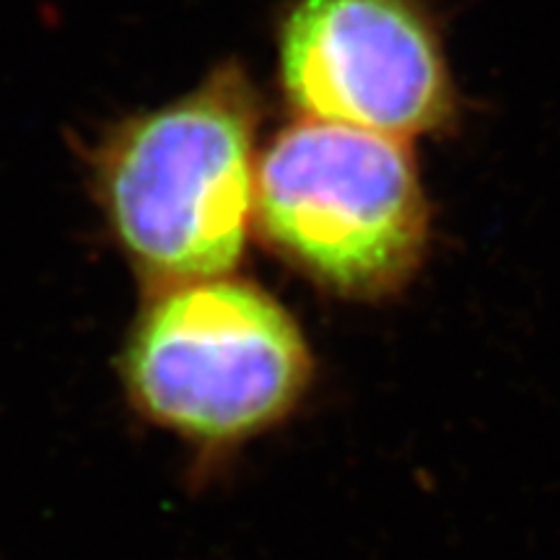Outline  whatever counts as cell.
I'll list each match as a JSON object with an SVG mask.
<instances>
[{"label": "cell", "instance_id": "1", "mask_svg": "<svg viewBox=\"0 0 560 560\" xmlns=\"http://www.w3.org/2000/svg\"><path fill=\"white\" fill-rule=\"evenodd\" d=\"M310 380L299 327L268 293L236 280L179 283L128 348V387L166 429L226 441L265 429Z\"/></svg>", "mask_w": 560, "mask_h": 560}, {"label": "cell", "instance_id": "2", "mask_svg": "<svg viewBox=\"0 0 560 560\" xmlns=\"http://www.w3.org/2000/svg\"><path fill=\"white\" fill-rule=\"evenodd\" d=\"M249 136L247 107L229 86L200 91L122 132L104 190L140 268L179 285L240 262L255 198Z\"/></svg>", "mask_w": 560, "mask_h": 560}, {"label": "cell", "instance_id": "3", "mask_svg": "<svg viewBox=\"0 0 560 560\" xmlns=\"http://www.w3.org/2000/svg\"><path fill=\"white\" fill-rule=\"evenodd\" d=\"M270 240L332 289L380 293L416 268L425 202L402 140L310 120L265 153L255 187Z\"/></svg>", "mask_w": 560, "mask_h": 560}, {"label": "cell", "instance_id": "4", "mask_svg": "<svg viewBox=\"0 0 560 560\" xmlns=\"http://www.w3.org/2000/svg\"><path fill=\"white\" fill-rule=\"evenodd\" d=\"M280 62L293 104L319 122L405 140L450 109L436 42L405 0H304Z\"/></svg>", "mask_w": 560, "mask_h": 560}]
</instances>
